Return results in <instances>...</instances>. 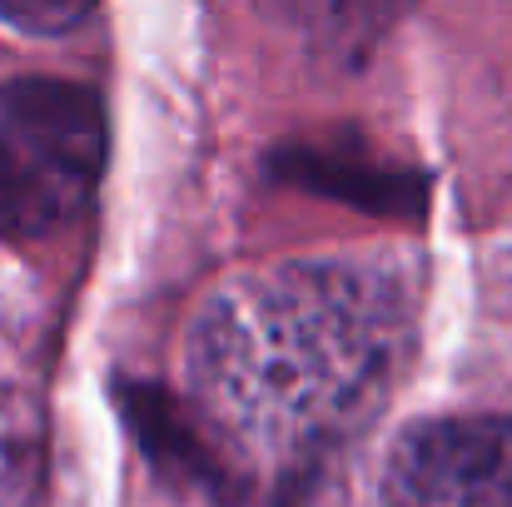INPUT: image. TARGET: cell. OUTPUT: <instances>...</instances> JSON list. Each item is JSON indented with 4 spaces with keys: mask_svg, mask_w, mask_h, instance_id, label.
<instances>
[{
    "mask_svg": "<svg viewBox=\"0 0 512 507\" xmlns=\"http://www.w3.org/2000/svg\"><path fill=\"white\" fill-rule=\"evenodd\" d=\"M408 343V309L378 274L284 264L224 284L189 329L199 403L264 458H309L358 433Z\"/></svg>",
    "mask_w": 512,
    "mask_h": 507,
    "instance_id": "obj_1",
    "label": "cell"
},
{
    "mask_svg": "<svg viewBox=\"0 0 512 507\" xmlns=\"http://www.w3.org/2000/svg\"><path fill=\"white\" fill-rule=\"evenodd\" d=\"M105 174V110L75 80L0 85V234L40 239L65 229Z\"/></svg>",
    "mask_w": 512,
    "mask_h": 507,
    "instance_id": "obj_2",
    "label": "cell"
},
{
    "mask_svg": "<svg viewBox=\"0 0 512 507\" xmlns=\"http://www.w3.org/2000/svg\"><path fill=\"white\" fill-rule=\"evenodd\" d=\"M388 507H512V413L408 428L383 473Z\"/></svg>",
    "mask_w": 512,
    "mask_h": 507,
    "instance_id": "obj_3",
    "label": "cell"
},
{
    "mask_svg": "<svg viewBox=\"0 0 512 507\" xmlns=\"http://www.w3.org/2000/svg\"><path fill=\"white\" fill-rule=\"evenodd\" d=\"M50 463V428L45 408L25 393L0 383V507H35L45 493Z\"/></svg>",
    "mask_w": 512,
    "mask_h": 507,
    "instance_id": "obj_4",
    "label": "cell"
},
{
    "mask_svg": "<svg viewBox=\"0 0 512 507\" xmlns=\"http://www.w3.org/2000/svg\"><path fill=\"white\" fill-rule=\"evenodd\" d=\"M90 10H95V0H0V15L35 35H60V30L80 25Z\"/></svg>",
    "mask_w": 512,
    "mask_h": 507,
    "instance_id": "obj_5",
    "label": "cell"
}]
</instances>
